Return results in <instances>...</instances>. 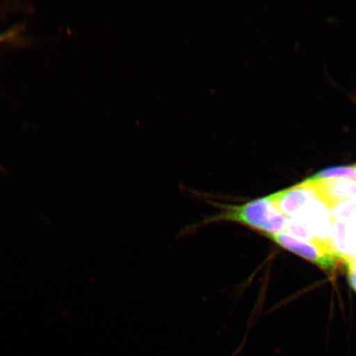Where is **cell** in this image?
I'll return each instance as SVG.
<instances>
[{
  "label": "cell",
  "instance_id": "cell-6",
  "mask_svg": "<svg viewBox=\"0 0 356 356\" xmlns=\"http://www.w3.org/2000/svg\"><path fill=\"white\" fill-rule=\"evenodd\" d=\"M341 255V260L346 266L350 286L356 291V257L350 254Z\"/></svg>",
  "mask_w": 356,
  "mask_h": 356
},
{
  "label": "cell",
  "instance_id": "cell-1",
  "mask_svg": "<svg viewBox=\"0 0 356 356\" xmlns=\"http://www.w3.org/2000/svg\"><path fill=\"white\" fill-rule=\"evenodd\" d=\"M209 203L217 211L213 215L204 218L198 224L191 226L188 232H191L200 227L221 222H232L248 227L265 235L277 234L287 230V218L275 210L269 195L240 204L221 203L213 200H210Z\"/></svg>",
  "mask_w": 356,
  "mask_h": 356
},
{
  "label": "cell",
  "instance_id": "cell-3",
  "mask_svg": "<svg viewBox=\"0 0 356 356\" xmlns=\"http://www.w3.org/2000/svg\"><path fill=\"white\" fill-rule=\"evenodd\" d=\"M269 197L275 210L287 219L296 215L305 204L315 200H321L317 184L311 178L293 188L270 195Z\"/></svg>",
  "mask_w": 356,
  "mask_h": 356
},
{
  "label": "cell",
  "instance_id": "cell-5",
  "mask_svg": "<svg viewBox=\"0 0 356 356\" xmlns=\"http://www.w3.org/2000/svg\"><path fill=\"white\" fill-rule=\"evenodd\" d=\"M315 181L354 179L356 181V166L333 167L324 169L310 177Z\"/></svg>",
  "mask_w": 356,
  "mask_h": 356
},
{
  "label": "cell",
  "instance_id": "cell-4",
  "mask_svg": "<svg viewBox=\"0 0 356 356\" xmlns=\"http://www.w3.org/2000/svg\"><path fill=\"white\" fill-rule=\"evenodd\" d=\"M315 181L319 190L320 200L329 210L337 206L340 202H344L345 200L356 199V181L322 180Z\"/></svg>",
  "mask_w": 356,
  "mask_h": 356
},
{
  "label": "cell",
  "instance_id": "cell-2",
  "mask_svg": "<svg viewBox=\"0 0 356 356\" xmlns=\"http://www.w3.org/2000/svg\"><path fill=\"white\" fill-rule=\"evenodd\" d=\"M266 236L280 246L314 262L326 270L332 271L335 269L338 262L342 261V255L334 247L332 241L321 239L317 241H306L284 232Z\"/></svg>",
  "mask_w": 356,
  "mask_h": 356
}]
</instances>
